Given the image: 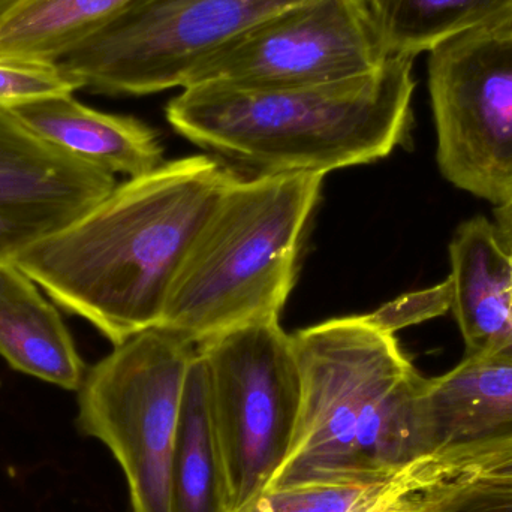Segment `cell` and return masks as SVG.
<instances>
[{
    "mask_svg": "<svg viewBox=\"0 0 512 512\" xmlns=\"http://www.w3.org/2000/svg\"><path fill=\"white\" fill-rule=\"evenodd\" d=\"M236 174L209 155L164 162L116 188L12 262L113 346L158 327L195 237Z\"/></svg>",
    "mask_w": 512,
    "mask_h": 512,
    "instance_id": "6da1fadb",
    "label": "cell"
},
{
    "mask_svg": "<svg viewBox=\"0 0 512 512\" xmlns=\"http://www.w3.org/2000/svg\"><path fill=\"white\" fill-rule=\"evenodd\" d=\"M414 60L390 56L369 74L313 86H189L165 116L183 138L255 176H327L381 161L408 141Z\"/></svg>",
    "mask_w": 512,
    "mask_h": 512,
    "instance_id": "7a4b0ae2",
    "label": "cell"
},
{
    "mask_svg": "<svg viewBox=\"0 0 512 512\" xmlns=\"http://www.w3.org/2000/svg\"><path fill=\"white\" fill-rule=\"evenodd\" d=\"M324 177H237L186 254L159 325L198 348L240 328L280 321Z\"/></svg>",
    "mask_w": 512,
    "mask_h": 512,
    "instance_id": "3957f363",
    "label": "cell"
},
{
    "mask_svg": "<svg viewBox=\"0 0 512 512\" xmlns=\"http://www.w3.org/2000/svg\"><path fill=\"white\" fill-rule=\"evenodd\" d=\"M292 342L300 415L291 451L268 489L363 484L358 460L379 405L415 366L396 336L361 315L303 328Z\"/></svg>",
    "mask_w": 512,
    "mask_h": 512,
    "instance_id": "277c9868",
    "label": "cell"
},
{
    "mask_svg": "<svg viewBox=\"0 0 512 512\" xmlns=\"http://www.w3.org/2000/svg\"><path fill=\"white\" fill-rule=\"evenodd\" d=\"M197 349L161 325L147 328L90 367L78 390V426L119 463L132 512H170L174 441Z\"/></svg>",
    "mask_w": 512,
    "mask_h": 512,
    "instance_id": "5b68a950",
    "label": "cell"
},
{
    "mask_svg": "<svg viewBox=\"0 0 512 512\" xmlns=\"http://www.w3.org/2000/svg\"><path fill=\"white\" fill-rule=\"evenodd\" d=\"M301 0H131L57 65L113 96L183 89L216 51Z\"/></svg>",
    "mask_w": 512,
    "mask_h": 512,
    "instance_id": "8992f818",
    "label": "cell"
},
{
    "mask_svg": "<svg viewBox=\"0 0 512 512\" xmlns=\"http://www.w3.org/2000/svg\"><path fill=\"white\" fill-rule=\"evenodd\" d=\"M209 373L213 424L228 512L261 495L291 451L301 382L292 334L280 321L251 325L198 346Z\"/></svg>",
    "mask_w": 512,
    "mask_h": 512,
    "instance_id": "52a82bcc",
    "label": "cell"
},
{
    "mask_svg": "<svg viewBox=\"0 0 512 512\" xmlns=\"http://www.w3.org/2000/svg\"><path fill=\"white\" fill-rule=\"evenodd\" d=\"M442 176L493 207L512 200V32H474L430 51Z\"/></svg>",
    "mask_w": 512,
    "mask_h": 512,
    "instance_id": "ba28073f",
    "label": "cell"
},
{
    "mask_svg": "<svg viewBox=\"0 0 512 512\" xmlns=\"http://www.w3.org/2000/svg\"><path fill=\"white\" fill-rule=\"evenodd\" d=\"M388 57L370 0H301L216 51L185 87L313 86L369 74Z\"/></svg>",
    "mask_w": 512,
    "mask_h": 512,
    "instance_id": "9c48e42d",
    "label": "cell"
},
{
    "mask_svg": "<svg viewBox=\"0 0 512 512\" xmlns=\"http://www.w3.org/2000/svg\"><path fill=\"white\" fill-rule=\"evenodd\" d=\"M116 177L33 134L0 110V216L45 233L71 224L104 200Z\"/></svg>",
    "mask_w": 512,
    "mask_h": 512,
    "instance_id": "30bf717a",
    "label": "cell"
},
{
    "mask_svg": "<svg viewBox=\"0 0 512 512\" xmlns=\"http://www.w3.org/2000/svg\"><path fill=\"white\" fill-rule=\"evenodd\" d=\"M453 288L451 312L466 355L512 354L511 252L495 222H462L448 246Z\"/></svg>",
    "mask_w": 512,
    "mask_h": 512,
    "instance_id": "8fae6325",
    "label": "cell"
},
{
    "mask_svg": "<svg viewBox=\"0 0 512 512\" xmlns=\"http://www.w3.org/2000/svg\"><path fill=\"white\" fill-rule=\"evenodd\" d=\"M27 129L81 161L128 179L164 164L158 132L131 116L104 113L71 95L50 96L12 108Z\"/></svg>",
    "mask_w": 512,
    "mask_h": 512,
    "instance_id": "7c38bea8",
    "label": "cell"
},
{
    "mask_svg": "<svg viewBox=\"0 0 512 512\" xmlns=\"http://www.w3.org/2000/svg\"><path fill=\"white\" fill-rule=\"evenodd\" d=\"M424 397L435 453L512 438V354L465 355L450 372L426 378Z\"/></svg>",
    "mask_w": 512,
    "mask_h": 512,
    "instance_id": "4fadbf2b",
    "label": "cell"
},
{
    "mask_svg": "<svg viewBox=\"0 0 512 512\" xmlns=\"http://www.w3.org/2000/svg\"><path fill=\"white\" fill-rule=\"evenodd\" d=\"M0 355L12 369L65 390L87 370L59 310L12 261L0 262Z\"/></svg>",
    "mask_w": 512,
    "mask_h": 512,
    "instance_id": "5bb4252c",
    "label": "cell"
},
{
    "mask_svg": "<svg viewBox=\"0 0 512 512\" xmlns=\"http://www.w3.org/2000/svg\"><path fill=\"white\" fill-rule=\"evenodd\" d=\"M170 512H228L227 481L213 424L209 373L197 349L174 441Z\"/></svg>",
    "mask_w": 512,
    "mask_h": 512,
    "instance_id": "9a60e30c",
    "label": "cell"
},
{
    "mask_svg": "<svg viewBox=\"0 0 512 512\" xmlns=\"http://www.w3.org/2000/svg\"><path fill=\"white\" fill-rule=\"evenodd\" d=\"M388 56L415 57L474 32H512V0H370Z\"/></svg>",
    "mask_w": 512,
    "mask_h": 512,
    "instance_id": "2e32d148",
    "label": "cell"
},
{
    "mask_svg": "<svg viewBox=\"0 0 512 512\" xmlns=\"http://www.w3.org/2000/svg\"><path fill=\"white\" fill-rule=\"evenodd\" d=\"M131 0H21L0 21V59L57 65Z\"/></svg>",
    "mask_w": 512,
    "mask_h": 512,
    "instance_id": "e0dca14e",
    "label": "cell"
},
{
    "mask_svg": "<svg viewBox=\"0 0 512 512\" xmlns=\"http://www.w3.org/2000/svg\"><path fill=\"white\" fill-rule=\"evenodd\" d=\"M429 487L424 462L373 483L267 489L236 512H373Z\"/></svg>",
    "mask_w": 512,
    "mask_h": 512,
    "instance_id": "ac0fdd59",
    "label": "cell"
},
{
    "mask_svg": "<svg viewBox=\"0 0 512 512\" xmlns=\"http://www.w3.org/2000/svg\"><path fill=\"white\" fill-rule=\"evenodd\" d=\"M427 472L433 484L465 481L512 490V438L444 448L427 460Z\"/></svg>",
    "mask_w": 512,
    "mask_h": 512,
    "instance_id": "d6986e66",
    "label": "cell"
},
{
    "mask_svg": "<svg viewBox=\"0 0 512 512\" xmlns=\"http://www.w3.org/2000/svg\"><path fill=\"white\" fill-rule=\"evenodd\" d=\"M77 90L78 84L59 65L0 59V110Z\"/></svg>",
    "mask_w": 512,
    "mask_h": 512,
    "instance_id": "ffe728a7",
    "label": "cell"
},
{
    "mask_svg": "<svg viewBox=\"0 0 512 512\" xmlns=\"http://www.w3.org/2000/svg\"><path fill=\"white\" fill-rule=\"evenodd\" d=\"M453 304V288L450 279L420 291L406 292L373 312L363 316L367 324L382 333L393 334L412 325L423 324L430 319L444 316Z\"/></svg>",
    "mask_w": 512,
    "mask_h": 512,
    "instance_id": "44dd1931",
    "label": "cell"
},
{
    "mask_svg": "<svg viewBox=\"0 0 512 512\" xmlns=\"http://www.w3.org/2000/svg\"><path fill=\"white\" fill-rule=\"evenodd\" d=\"M438 512H512V490L444 481L427 490Z\"/></svg>",
    "mask_w": 512,
    "mask_h": 512,
    "instance_id": "7402d4cb",
    "label": "cell"
},
{
    "mask_svg": "<svg viewBox=\"0 0 512 512\" xmlns=\"http://www.w3.org/2000/svg\"><path fill=\"white\" fill-rule=\"evenodd\" d=\"M44 234L41 228L0 216V262L12 261L21 249Z\"/></svg>",
    "mask_w": 512,
    "mask_h": 512,
    "instance_id": "603a6c76",
    "label": "cell"
},
{
    "mask_svg": "<svg viewBox=\"0 0 512 512\" xmlns=\"http://www.w3.org/2000/svg\"><path fill=\"white\" fill-rule=\"evenodd\" d=\"M375 512H438L426 490L403 496Z\"/></svg>",
    "mask_w": 512,
    "mask_h": 512,
    "instance_id": "cb8c5ba5",
    "label": "cell"
},
{
    "mask_svg": "<svg viewBox=\"0 0 512 512\" xmlns=\"http://www.w3.org/2000/svg\"><path fill=\"white\" fill-rule=\"evenodd\" d=\"M493 216H495V224L501 234L502 242L512 254V200L504 206L495 207Z\"/></svg>",
    "mask_w": 512,
    "mask_h": 512,
    "instance_id": "d4e9b609",
    "label": "cell"
},
{
    "mask_svg": "<svg viewBox=\"0 0 512 512\" xmlns=\"http://www.w3.org/2000/svg\"><path fill=\"white\" fill-rule=\"evenodd\" d=\"M21 0H0V21L20 3Z\"/></svg>",
    "mask_w": 512,
    "mask_h": 512,
    "instance_id": "484cf974",
    "label": "cell"
},
{
    "mask_svg": "<svg viewBox=\"0 0 512 512\" xmlns=\"http://www.w3.org/2000/svg\"><path fill=\"white\" fill-rule=\"evenodd\" d=\"M510 301L512 310V254H511V271H510Z\"/></svg>",
    "mask_w": 512,
    "mask_h": 512,
    "instance_id": "4316f807",
    "label": "cell"
}]
</instances>
